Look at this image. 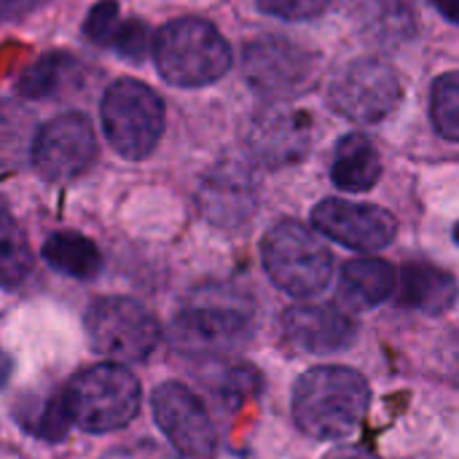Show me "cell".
<instances>
[{"label": "cell", "instance_id": "1", "mask_svg": "<svg viewBox=\"0 0 459 459\" xmlns=\"http://www.w3.org/2000/svg\"><path fill=\"white\" fill-rule=\"evenodd\" d=\"M368 382L347 366H320L307 371L293 390L296 425L320 441L350 436L366 417Z\"/></svg>", "mask_w": 459, "mask_h": 459}, {"label": "cell", "instance_id": "2", "mask_svg": "<svg viewBox=\"0 0 459 459\" xmlns=\"http://www.w3.org/2000/svg\"><path fill=\"white\" fill-rule=\"evenodd\" d=\"M65 401L73 422L86 433H113L126 428L140 411V382L121 363H100L70 379Z\"/></svg>", "mask_w": 459, "mask_h": 459}, {"label": "cell", "instance_id": "3", "mask_svg": "<svg viewBox=\"0 0 459 459\" xmlns=\"http://www.w3.org/2000/svg\"><path fill=\"white\" fill-rule=\"evenodd\" d=\"M159 73L175 86H207L231 67L223 35L202 19H175L153 38Z\"/></svg>", "mask_w": 459, "mask_h": 459}, {"label": "cell", "instance_id": "4", "mask_svg": "<svg viewBox=\"0 0 459 459\" xmlns=\"http://www.w3.org/2000/svg\"><path fill=\"white\" fill-rule=\"evenodd\" d=\"M266 274L277 288L296 299L317 296L333 274V255L323 239L296 221H282L269 229L261 245Z\"/></svg>", "mask_w": 459, "mask_h": 459}, {"label": "cell", "instance_id": "5", "mask_svg": "<svg viewBox=\"0 0 459 459\" xmlns=\"http://www.w3.org/2000/svg\"><path fill=\"white\" fill-rule=\"evenodd\" d=\"M253 333L250 304L229 290L199 293L172 323V344L186 355H223Z\"/></svg>", "mask_w": 459, "mask_h": 459}, {"label": "cell", "instance_id": "6", "mask_svg": "<svg viewBox=\"0 0 459 459\" xmlns=\"http://www.w3.org/2000/svg\"><path fill=\"white\" fill-rule=\"evenodd\" d=\"M102 126L124 159H145L164 132V102L151 86L121 78L105 91Z\"/></svg>", "mask_w": 459, "mask_h": 459}, {"label": "cell", "instance_id": "7", "mask_svg": "<svg viewBox=\"0 0 459 459\" xmlns=\"http://www.w3.org/2000/svg\"><path fill=\"white\" fill-rule=\"evenodd\" d=\"M86 336L97 355L113 363H140L156 350L161 328L140 301L110 296L86 312Z\"/></svg>", "mask_w": 459, "mask_h": 459}, {"label": "cell", "instance_id": "8", "mask_svg": "<svg viewBox=\"0 0 459 459\" xmlns=\"http://www.w3.org/2000/svg\"><path fill=\"white\" fill-rule=\"evenodd\" d=\"M317 56L288 40V38H261L253 40L242 54V73L269 97H290L299 94L315 75Z\"/></svg>", "mask_w": 459, "mask_h": 459}, {"label": "cell", "instance_id": "9", "mask_svg": "<svg viewBox=\"0 0 459 459\" xmlns=\"http://www.w3.org/2000/svg\"><path fill=\"white\" fill-rule=\"evenodd\" d=\"M156 425L169 444L188 459H212L218 452V436L202 401L183 385L167 382L153 390L151 398Z\"/></svg>", "mask_w": 459, "mask_h": 459}, {"label": "cell", "instance_id": "10", "mask_svg": "<svg viewBox=\"0 0 459 459\" xmlns=\"http://www.w3.org/2000/svg\"><path fill=\"white\" fill-rule=\"evenodd\" d=\"M336 110L360 124H374L390 116L401 102V81L385 62L360 59L352 62L331 86Z\"/></svg>", "mask_w": 459, "mask_h": 459}, {"label": "cell", "instance_id": "11", "mask_svg": "<svg viewBox=\"0 0 459 459\" xmlns=\"http://www.w3.org/2000/svg\"><path fill=\"white\" fill-rule=\"evenodd\" d=\"M97 156V140L89 118L81 113H67L48 121L32 145L35 169L54 183L73 180L83 175Z\"/></svg>", "mask_w": 459, "mask_h": 459}, {"label": "cell", "instance_id": "12", "mask_svg": "<svg viewBox=\"0 0 459 459\" xmlns=\"http://www.w3.org/2000/svg\"><path fill=\"white\" fill-rule=\"evenodd\" d=\"M312 223L328 239L352 250H382L398 234V221L377 204L325 199L315 207Z\"/></svg>", "mask_w": 459, "mask_h": 459}, {"label": "cell", "instance_id": "13", "mask_svg": "<svg viewBox=\"0 0 459 459\" xmlns=\"http://www.w3.org/2000/svg\"><path fill=\"white\" fill-rule=\"evenodd\" d=\"M282 333L301 352L331 355L347 350L355 342L358 325L350 312L333 304H299L285 312Z\"/></svg>", "mask_w": 459, "mask_h": 459}, {"label": "cell", "instance_id": "14", "mask_svg": "<svg viewBox=\"0 0 459 459\" xmlns=\"http://www.w3.org/2000/svg\"><path fill=\"white\" fill-rule=\"evenodd\" d=\"M253 153L269 167L296 164L309 148V124L293 110H269L261 116L250 134Z\"/></svg>", "mask_w": 459, "mask_h": 459}, {"label": "cell", "instance_id": "15", "mask_svg": "<svg viewBox=\"0 0 459 459\" xmlns=\"http://www.w3.org/2000/svg\"><path fill=\"white\" fill-rule=\"evenodd\" d=\"M395 290V269L382 258H355L344 264L339 299L347 309H374Z\"/></svg>", "mask_w": 459, "mask_h": 459}, {"label": "cell", "instance_id": "16", "mask_svg": "<svg viewBox=\"0 0 459 459\" xmlns=\"http://www.w3.org/2000/svg\"><path fill=\"white\" fill-rule=\"evenodd\" d=\"M401 304L428 315H444L457 301V282L449 272L428 264H409L401 274Z\"/></svg>", "mask_w": 459, "mask_h": 459}, {"label": "cell", "instance_id": "17", "mask_svg": "<svg viewBox=\"0 0 459 459\" xmlns=\"http://www.w3.org/2000/svg\"><path fill=\"white\" fill-rule=\"evenodd\" d=\"M202 207L212 221L237 223L253 210V188L239 167L218 169L202 188Z\"/></svg>", "mask_w": 459, "mask_h": 459}, {"label": "cell", "instance_id": "18", "mask_svg": "<svg viewBox=\"0 0 459 459\" xmlns=\"http://www.w3.org/2000/svg\"><path fill=\"white\" fill-rule=\"evenodd\" d=\"M331 178H333L336 188L350 191V194L374 188L377 180L382 178V161H379L377 148L363 134L344 137L336 148Z\"/></svg>", "mask_w": 459, "mask_h": 459}, {"label": "cell", "instance_id": "19", "mask_svg": "<svg viewBox=\"0 0 459 459\" xmlns=\"http://www.w3.org/2000/svg\"><path fill=\"white\" fill-rule=\"evenodd\" d=\"M43 261L54 272L75 277V280H89L102 266V255H100L97 245L75 231L51 234L43 245Z\"/></svg>", "mask_w": 459, "mask_h": 459}, {"label": "cell", "instance_id": "20", "mask_svg": "<svg viewBox=\"0 0 459 459\" xmlns=\"http://www.w3.org/2000/svg\"><path fill=\"white\" fill-rule=\"evenodd\" d=\"M75 70V59L65 56V54H46L38 62H32L22 78H19V94L30 97V100H43V97H54L65 89V83L70 81Z\"/></svg>", "mask_w": 459, "mask_h": 459}, {"label": "cell", "instance_id": "21", "mask_svg": "<svg viewBox=\"0 0 459 459\" xmlns=\"http://www.w3.org/2000/svg\"><path fill=\"white\" fill-rule=\"evenodd\" d=\"M430 116L446 140L459 143V73H446L433 83Z\"/></svg>", "mask_w": 459, "mask_h": 459}, {"label": "cell", "instance_id": "22", "mask_svg": "<svg viewBox=\"0 0 459 459\" xmlns=\"http://www.w3.org/2000/svg\"><path fill=\"white\" fill-rule=\"evenodd\" d=\"M0 266H3V285L11 290L13 285H19L30 266H32V258H30V250H27V242L22 237V231L13 226L11 215L5 212L3 215V237H0Z\"/></svg>", "mask_w": 459, "mask_h": 459}, {"label": "cell", "instance_id": "23", "mask_svg": "<svg viewBox=\"0 0 459 459\" xmlns=\"http://www.w3.org/2000/svg\"><path fill=\"white\" fill-rule=\"evenodd\" d=\"M73 417H70V409H67V401L65 395H54L48 398L38 411H35V420L27 422L24 428L30 433H35L38 438H46V441H62L70 430Z\"/></svg>", "mask_w": 459, "mask_h": 459}, {"label": "cell", "instance_id": "24", "mask_svg": "<svg viewBox=\"0 0 459 459\" xmlns=\"http://www.w3.org/2000/svg\"><path fill=\"white\" fill-rule=\"evenodd\" d=\"M118 27H121V24H118V5H116L113 0H100V3L89 11L86 24H83L86 35H89L94 43H113Z\"/></svg>", "mask_w": 459, "mask_h": 459}, {"label": "cell", "instance_id": "25", "mask_svg": "<svg viewBox=\"0 0 459 459\" xmlns=\"http://www.w3.org/2000/svg\"><path fill=\"white\" fill-rule=\"evenodd\" d=\"M264 13L288 19V22H307L320 16L328 8V0H258Z\"/></svg>", "mask_w": 459, "mask_h": 459}, {"label": "cell", "instance_id": "26", "mask_svg": "<svg viewBox=\"0 0 459 459\" xmlns=\"http://www.w3.org/2000/svg\"><path fill=\"white\" fill-rule=\"evenodd\" d=\"M261 379H258V371L250 368V366H237V368H229L223 374V382H221V398L226 403H242V398L253 395L258 390Z\"/></svg>", "mask_w": 459, "mask_h": 459}, {"label": "cell", "instance_id": "27", "mask_svg": "<svg viewBox=\"0 0 459 459\" xmlns=\"http://www.w3.org/2000/svg\"><path fill=\"white\" fill-rule=\"evenodd\" d=\"M110 46H113L121 56H126V59H132V62H140V59L145 56V51H148V30H145V24H140V22H126V24H121Z\"/></svg>", "mask_w": 459, "mask_h": 459}, {"label": "cell", "instance_id": "28", "mask_svg": "<svg viewBox=\"0 0 459 459\" xmlns=\"http://www.w3.org/2000/svg\"><path fill=\"white\" fill-rule=\"evenodd\" d=\"M105 459H175L169 452H164L161 446L151 444V441H137L129 446H118L110 455H105Z\"/></svg>", "mask_w": 459, "mask_h": 459}, {"label": "cell", "instance_id": "29", "mask_svg": "<svg viewBox=\"0 0 459 459\" xmlns=\"http://www.w3.org/2000/svg\"><path fill=\"white\" fill-rule=\"evenodd\" d=\"M323 459H379L377 455H371L368 449L363 446H342V449H333L328 452Z\"/></svg>", "mask_w": 459, "mask_h": 459}, {"label": "cell", "instance_id": "30", "mask_svg": "<svg viewBox=\"0 0 459 459\" xmlns=\"http://www.w3.org/2000/svg\"><path fill=\"white\" fill-rule=\"evenodd\" d=\"M446 19L452 22H459V0H430Z\"/></svg>", "mask_w": 459, "mask_h": 459}, {"label": "cell", "instance_id": "31", "mask_svg": "<svg viewBox=\"0 0 459 459\" xmlns=\"http://www.w3.org/2000/svg\"><path fill=\"white\" fill-rule=\"evenodd\" d=\"M455 239H457V242H459V226H457V229H455Z\"/></svg>", "mask_w": 459, "mask_h": 459}]
</instances>
